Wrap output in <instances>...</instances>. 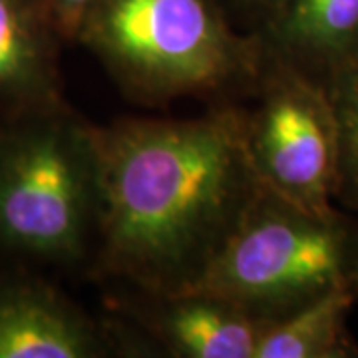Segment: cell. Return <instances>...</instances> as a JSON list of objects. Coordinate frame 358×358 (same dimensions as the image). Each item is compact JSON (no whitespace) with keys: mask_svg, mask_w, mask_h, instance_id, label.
<instances>
[{"mask_svg":"<svg viewBox=\"0 0 358 358\" xmlns=\"http://www.w3.org/2000/svg\"><path fill=\"white\" fill-rule=\"evenodd\" d=\"M98 237L90 271L150 293L195 289L265 187L237 103L197 117L96 126Z\"/></svg>","mask_w":358,"mask_h":358,"instance_id":"6da1fadb","label":"cell"},{"mask_svg":"<svg viewBox=\"0 0 358 358\" xmlns=\"http://www.w3.org/2000/svg\"><path fill=\"white\" fill-rule=\"evenodd\" d=\"M76 44L141 106L239 102L265 62L261 36L241 32L217 0H98Z\"/></svg>","mask_w":358,"mask_h":358,"instance_id":"7a4b0ae2","label":"cell"},{"mask_svg":"<svg viewBox=\"0 0 358 358\" xmlns=\"http://www.w3.org/2000/svg\"><path fill=\"white\" fill-rule=\"evenodd\" d=\"M98 205L94 124L66 102L0 112V249L56 267H90Z\"/></svg>","mask_w":358,"mask_h":358,"instance_id":"3957f363","label":"cell"},{"mask_svg":"<svg viewBox=\"0 0 358 358\" xmlns=\"http://www.w3.org/2000/svg\"><path fill=\"white\" fill-rule=\"evenodd\" d=\"M357 235L358 221L338 207L315 213L263 187L199 287L268 327L334 289H352Z\"/></svg>","mask_w":358,"mask_h":358,"instance_id":"277c9868","label":"cell"},{"mask_svg":"<svg viewBox=\"0 0 358 358\" xmlns=\"http://www.w3.org/2000/svg\"><path fill=\"white\" fill-rule=\"evenodd\" d=\"M235 103L261 183L308 211H334L338 128L327 88L265 50L253 88Z\"/></svg>","mask_w":358,"mask_h":358,"instance_id":"5b68a950","label":"cell"},{"mask_svg":"<svg viewBox=\"0 0 358 358\" xmlns=\"http://www.w3.org/2000/svg\"><path fill=\"white\" fill-rule=\"evenodd\" d=\"M140 345L126 329L94 319L50 282L0 279V358L131 357Z\"/></svg>","mask_w":358,"mask_h":358,"instance_id":"8992f818","label":"cell"},{"mask_svg":"<svg viewBox=\"0 0 358 358\" xmlns=\"http://www.w3.org/2000/svg\"><path fill=\"white\" fill-rule=\"evenodd\" d=\"M124 315L155 348L173 358H255L265 324L203 287L150 293L124 287Z\"/></svg>","mask_w":358,"mask_h":358,"instance_id":"52a82bcc","label":"cell"},{"mask_svg":"<svg viewBox=\"0 0 358 358\" xmlns=\"http://www.w3.org/2000/svg\"><path fill=\"white\" fill-rule=\"evenodd\" d=\"M64 42L42 0H0V112L66 102Z\"/></svg>","mask_w":358,"mask_h":358,"instance_id":"ba28073f","label":"cell"},{"mask_svg":"<svg viewBox=\"0 0 358 358\" xmlns=\"http://www.w3.org/2000/svg\"><path fill=\"white\" fill-rule=\"evenodd\" d=\"M261 40L268 54L327 88L358 52V0H287Z\"/></svg>","mask_w":358,"mask_h":358,"instance_id":"9c48e42d","label":"cell"},{"mask_svg":"<svg viewBox=\"0 0 358 358\" xmlns=\"http://www.w3.org/2000/svg\"><path fill=\"white\" fill-rule=\"evenodd\" d=\"M357 303V293L341 287L289 319L268 324L255 358H358V343L348 329Z\"/></svg>","mask_w":358,"mask_h":358,"instance_id":"30bf717a","label":"cell"},{"mask_svg":"<svg viewBox=\"0 0 358 358\" xmlns=\"http://www.w3.org/2000/svg\"><path fill=\"white\" fill-rule=\"evenodd\" d=\"M338 128L336 205L358 211V52L327 82Z\"/></svg>","mask_w":358,"mask_h":358,"instance_id":"8fae6325","label":"cell"},{"mask_svg":"<svg viewBox=\"0 0 358 358\" xmlns=\"http://www.w3.org/2000/svg\"><path fill=\"white\" fill-rule=\"evenodd\" d=\"M241 32L263 36L279 18L287 0H217Z\"/></svg>","mask_w":358,"mask_h":358,"instance_id":"7c38bea8","label":"cell"},{"mask_svg":"<svg viewBox=\"0 0 358 358\" xmlns=\"http://www.w3.org/2000/svg\"><path fill=\"white\" fill-rule=\"evenodd\" d=\"M98 0H42L52 22L66 42H76L84 18Z\"/></svg>","mask_w":358,"mask_h":358,"instance_id":"4fadbf2b","label":"cell"},{"mask_svg":"<svg viewBox=\"0 0 358 358\" xmlns=\"http://www.w3.org/2000/svg\"><path fill=\"white\" fill-rule=\"evenodd\" d=\"M350 287L358 296V235H357V247H355V261H352V275H350Z\"/></svg>","mask_w":358,"mask_h":358,"instance_id":"5bb4252c","label":"cell"}]
</instances>
